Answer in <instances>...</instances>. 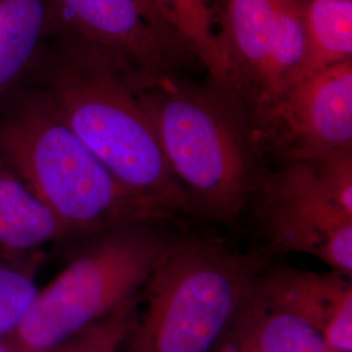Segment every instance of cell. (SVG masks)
<instances>
[{
  "label": "cell",
  "instance_id": "52a82bcc",
  "mask_svg": "<svg viewBox=\"0 0 352 352\" xmlns=\"http://www.w3.org/2000/svg\"><path fill=\"white\" fill-rule=\"evenodd\" d=\"M221 26L227 82L256 128L302 78V0H227Z\"/></svg>",
  "mask_w": 352,
  "mask_h": 352
},
{
  "label": "cell",
  "instance_id": "ac0fdd59",
  "mask_svg": "<svg viewBox=\"0 0 352 352\" xmlns=\"http://www.w3.org/2000/svg\"><path fill=\"white\" fill-rule=\"evenodd\" d=\"M135 1L139 6L140 11L144 14L146 21L151 24V28L158 34H161L175 49L182 51L186 55H188L189 58L192 56L195 59V56L190 54V51L184 46V43L176 36L173 28L168 25V23L164 20V14L160 11L157 0H135Z\"/></svg>",
  "mask_w": 352,
  "mask_h": 352
},
{
  "label": "cell",
  "instance_id": "8fae6325",
  "mask_svg": "<svg viewBox=\"0 0 352 352\" xmlns=\"http://www.w3.org/2000/svg\"><path fill=\"white\" fill-rule=\"evenodd\" d=\"M214 352L331 351L315 327L273 299L257 278Z\"/></svg>",
  "mask_w": 352,
  "mask_h": 352
},
{
  "label": "cell",
  "instance_id": "6da1fadb",
  "mask_svg": "<svg viewBox=\"0 0 352 352\" xmlns=\"http://www.w3.org/2000/svg\"><path fill=\"white\" fill-rule=\"evenodd\" d=\"M34 67L65 124L123 186L170 213L200 215L171 173L124 64L59 29Z\"/></svg>",
  "mask_w": 352,
  "mask_h": 352
},
{
  "label": "cell",
  "instance_id": "5bb4252c",
  "mask_svg": "<svg viewBox=\"0 0 352 352\" xmlns=\"http://www.w3.org/2000/svg\"><path fill=\"white\" fill-rule=\"evenodd\" d=\"M302 13L307 39L302 78L352 60V0H302Z\"/></svg>",
  "mask_w": 352,
  "mask_h": 352
},
{
  "label": "cell",
  "instance_id": "ba28073f",
  "mask_svg": "<svg viewBox=\"0 0 352 352\" xmlns=\"http://www.w3.org/2000/svg\"><path fill=\"white\" fill-rule=\"evenodd\" d=\"M282 164L352 151V60L295 84L254 128Z\"/></svg>",
  "mask_w": 352,
  "mask_h": 352
},
{
  "label": "cell",
  "instance_id": "9c48e42d",
  "mask_svg": "<svg viewBox=\"0 0 352 352\" xmlns=\"http://www.w3.org/2000/svg\"><path fill=\"white\" fill-rule=\"evenodd\" d=\"M59 29L68 30L142 78L183 76L195 60L146 21L135 0H50Z\"/></svg>",
  "mask_w": 352,
  "mask_h": 352
},
{
  "label": "cell",
  "instance_id": "30bf717a",
  "mask_svg": "<svg viewBox=\"0 0 352 352\" xmlns=\"http://www.w3.org/2000/svg\"><path fill=\"white\" fill-rule=\"evenodd\" d=\"M261 287L322 336L331 352H352L351 276L295 267L266 269Z\"/></svg>",
  "mask_w": 352,
  "mask_h": 352
},
{
  "label": "cell",
  "instance_id": "277c9868",
  "mask_svg": "<svg viewBox=\"0 0 352 352\" xmlns=\"http://www.w3.org/2000/svg\"><path fill=\"white\" fill-rule=\"evenodd\" d=\"M267 252L231 251L199 238L171 241L141 294L123 352H214L260 274Z\"/></svg>",
  "mask_w": 352,
  "mask_h": 352
},
{
  "label": "cell",
  "instance_id": "7c38bea8",
  "mask_svg": "<svg viewBox=\"0 0 352 352\" xmlns=\"http://www.w3.org/2000/svg\"><path fill=\"white\" fill-rule=\"evenodd\" d=\"M58 30L50 0H0V96L36 64Z\"/></svg>",
  "mask_w": 352,
  "mask_h": 352
},
{
  "label": "cell",
  "instance_id": "4fadbf2b",
  "mask_svg": "<svg viewBox=\"0 0 352 352\" xmlns=\"http://www.w3.org/2000/svg\"><path fill=\"white\" fill-rule=\"evenodd\" d=\"M65 234L56 218L0 160V252L36 251Z\"/></svg>",
  "mask_w": 352,
  "mask_h": 352
},
{
  "label": "cell",
  "instance_id": "9a60e30c",
  "mask_svg": "<svg viewBox=\"0 0 352 352\" xmlns=\"http://www.w3.org/2000/svg\"><path fill=\"white\" fill-rule=\"evenodd\" d=\"M164 20L209 77L227 81V60L218 20L208 0H157Z\"/></svg>",
  "mask_w": 352,
  "mask_h": 352
},
{
  "label": "cell",
  "instance_id": "8992f818",
  "mask_svg": "<svg viewBox=\"0 0 352 352\" xmlns=\"http://www.w3.org/2000/svg\"><path fill=\"white\" fill-rule=\"evenodd\" d=\"M253 202L269 251L309 254L352 276V151L265 170Z\"/></svg>",
  "mask_w": 352,
  "mask_h": 352
},
{
  "label": "cell",
  "instance_id": "2e32d148",
  "mask_svg": "<svg viewBox=\"0 0 352 352\" xmlns=\"http://www.w3.org/2000/svg\"><path fill=\"white\" fill-rule=\"evenodd\" d=\"M39 264L41 256L0 260V340H12L36 302Z\"/></svg>",
  "mask_w": 352,
  "mask_h": 352
},
{
  "label": "cell",
  "instance_id": "e0dca14e",
  "mask_svg": "<svg viewBox=\"0 0 352 352\" xmlns=\"http://www.w3.org/2000/svg\"><path fill=\"white\" fill-rule=\"evenodd\" d=\"M140 294L122 304L113 314L87 327L49 352H120L128 333L136 322Z\"/></svg>",
  "mask_w": 352,
  "mask_h": 352
},
{
  "label": "cell",
  "instance_id": "3957f363",
  "mask_svg": "<svg viewBox=\"0 0 352 352\" xmlns=\"http://www.w3.org/2000/svg\"><path fill=\"white\" fill-rule=\"evenodd\" d=\"M0 160L65 234L162 225L176 218L123 186L65 124L43 93L20 102L0 124Z\"/></svg>",
  "mask_w": 352,
  "mask_h": 352
},
{
  "label": "cell",
  "instance_id": "d6986e66",
  "mask_svg": "<svg viewBox=\"0 0 352 352\" xmlns=\"http://www.w3.org/2000/svg\"><path fill=\"white\" fill-rule=\"evenodd\" d=\"M0 352H25L23 351L12 340H0Z\"/></svg>",
  "mask_w": 352,
  "mask_h": 352
},
{
  "label": "cell",
  "instance_id": "5b68a950",
  "mask_svg": "<svg viewBox=\"0 0 352 352\" xmlns=\"http://www.w3.org/2000/svg\"><path fill=\"white\" fill-rule=\"evenodd\" d=\"M160 226L136 223L96 234L39 289L13 342L23 351H51L136 296L174 240Z\"/></svg>",
  "mask_w": 352,
  "mask_h": 352
},
{
  "label": "cell",
  "instance_id": "7a4b0ae2",
  "mask_svg": "<svg viewBox=\"0 0 352 352\" xmlns=\"http://www.w3.org/2000/svg\"><path fill=\"white\" fill-rule=\"evenodd\" d=\"M136 96L200 215L235 226L264 174L250 115L227 81L136 76Z\"/></svg>",
  "mask_w": 352,
  "mask_h": 352
}]
</instances>
